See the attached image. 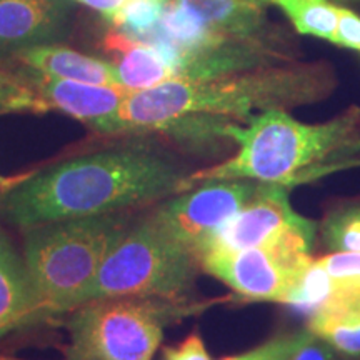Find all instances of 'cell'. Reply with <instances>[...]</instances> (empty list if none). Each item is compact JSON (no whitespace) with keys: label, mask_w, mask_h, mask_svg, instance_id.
I'll return each instance as SVG.
<instances>
[{"label":"cell","mask_w":360,"mask_h":360,"mask_svg":"<svg viewBox=\"0 0 360 360\" xmlns=\"http://www.w3.org/2000/svg\"><path fill=\"white\" fill-rule=\"evenodd\" d=\"M332 278L334 289L309 314L307 328L339 352L360 355V281Z\"/></svg>","instance_id":"obj_12"},{"label":"cell","mask_w":360,"mask_h":360,"mask_svg":"<svg viewBox=\"0 0 360 360\" xmlns=\"http://www.w3.org/2000/svg\"><path fill=\"white\" fill-rule=\"evenodd\" d=\"M188 175L169 152L143 139H127L17 179L4 188L0 214L22 231L120 214L188 191Z\"/></svg>","instance_id":"obj_1"},{"label":"cell","mask_w":360,"mask_h":360,"mask_svg":"<svg viewBox=\"0 0 360 360\" xmlns=\"http://www.w3.org/2000/svg\"><path fill=\"white\" fill-rule=\"evenodd\" d=\"M70 2H74L75 6L87 7L90 11H96L105 17L107 20L112 22L129 0H70Z\"/></svg>","instance_id":"obj_26"},{"label":"cell","mask_w":360,"mask_h":360,"mask_svg":"<svg viewBox=\"0 0 360 360\" xmlns=\"http://www.w3.org/2000/svg\"><path fill=\"white\" fill-rule=\"evenodd\" d=\"M162 360H212L210 359L202 337L193 332L186 340L180 342L175 347L164 349Z\"/></svg>","instance_id":"obj_24"},{"label":"cell","mask_w":360,"mask_h":360,"mask_svg":"<svg viewBox=\"0 0 360 360\" xmlns=\"http://www.w3.org/2000/svg\"><path fill=\"white\" fill-rule=\"evenodd\" d=\"M259 180H210L162 200L150 217L162 232L199 260L210 238L257 195Z\"/></svg>","instance_id":"obj_8"},{"label":"cell","mask_w":360,"mask_h":360,"mask_svg":"<svg viewBox=\"0 0 360 360\" xmlns=\"http://www.w3.org/2000/svg\"><path fill=\"white\" fill-rule=\"evenodd\" d=\"M15 74L34 90L45 110L62 112L89 125L92 130H97L98 125L110 119L132 92L122 85H96L53 79L25 67H20V72Z\"/></svg>","instance_id":"obj_11"},{"label":"cell","mask_w":360,"mask_h":360,"mask_svg":"<svg viewBox=\"0 0 360 360\" xmlns=\"http://www.w3.org/2000/svg\"><path fill=\"white\" fill-rule=\"evenodd\" d=\"M327 62L260 65L207 79H172L134 90L96 132L135 135L169 132L193 137L219 134L231 120H249L255 110H287L314 103L335 89Z\"/></svg>","instance_id":"obj_2"},{"label":"cell","mask_w":360,"mask_h":360,"mask_svg":"<svg viewBox=\"0 0 360 360\" xmlns=\"http://www.w3.org/2000/svg\"><path fill=\"white\" fill-rule=\"evenodd\" d=\"M289 17L295 30L335 44L337 7L327 0H267Z\"/></svg>","instance_id":"obj_17"},{"label":"cell","mask_w":360,"mask_h":360,"mask_svg":"<svg viewBox=\"0 0 360 360\" xmlns=\"http://www.w3.org/2000/svg\"><path fill=\"white\" fill-rule=\"evenodd\" d=\"M187 299H103L79 305L67 319L65 360H154L164 327L200 312Z\"/></svg>","instance_id":"obj_6"},{"label":"cell","mask_w":360,"mask_h":360,"mask_svg":"<svg viewBox=\"0 0 360 360\" xmlns=\"http://www.w3.org/2000/svg\"><path fill=\"white\" fill-rule=\"evenodd\" d=\"M12 60L20 67L53 79L96 85H119L115 67L112 62L74 51V49L65 47L64 44L27 49L17 53Z\"/></svg>","instance_id":"obj_13"},{"label":"cell","mask_w":360,"mask_h":360,"mask_svg":"<svg viewBox=\"0 0 360 360\" xmlns=\"http://www.w3.org/2000/svg\"><path fill=\"white\" fill-rule=\"evenodd\" d=\"M335 44L360 52V17L347 8L337 7Z\"/></svg>","instance_id":"obj_23"},{"label":"cell","mask_w":360,"mask_h":360,"mask_svg":"<svg viewBox=\"0 0 360 360\" xmlns=\"http://www.w3.org/2000/svg\"><path fill=\"white\" fill-rule=\"evenodd\" d=\"M32 310V290L24 255L0 229V337L30 327Z\"/></svg>","instance_id":"obj_16"},{"label":"cell","mask_w":360,"mask_h":360,"mask_svg":"<svg viewBox=\"0 0 360 360\" xmlns=\"http://www.w3.org/2000/svg\"><path fill=\"white\" fill-rule=\"evenodd\" d=\"M199 270L195 255L147 217L127 225L112 242L82 304L125 297L187 299Z\"/></svg>","instance_id":"obj_5"},{"label":"cell","mask_w":360,"mask_h":360,"mask_svg":"<svg viewBox=\"0 0 360 360\" xmlns=\"http://www.w3.org/2000/svg\"><path fill=\"white\" fill-rule=\"evenodd\" d=\"M19 80V75L15 74V72L8 70L7 67L0 65V85H8V84H13Z\"/></svg>","instance_id":"obj_27"},{"label":"cell","mask_w":360,"mask_h":360,"mask_svg":"<svg viewBox=\"0 0 360 360\" xmlns=\"http://www.w3.org/2000/svg\"><path fill=\"white\" fill-rule=\"evenodd\" d=\"M107 52L114 53L119 85L129 90L155 87L175 79V70L167 57L155 45L135 40L122 30H110L103 39Z\"/></svg>","instance_id":"obj_14"},{"label":"cell","mask_w":360,"mask_h":360,"mask_svg":"<svg viewBox=\"0 0 360 360\" xmlns=\"http://www.w3.org/2000/svg\"><path fill=\"white\" fill-rule=\"evenodd\" d=\"M220 135L237 143L222 164L188 175V187L210 180H259L283 184L328 157L360 150V109L354 107L323 124H302L285 110L252 115L245 127L225 122Z\"/></svg>","instance_id":"obj_3"},{"label":"cell","mask_w":360,"mask_h":360,"mask_svg":"<svg viewBox=\"0 0 360 360\" xmlns=\"http://www.w3.org/2000/svg\"><path fill=\"white\" fill-rule=\"evenodd\" d=\"M290 360H337L334 352H332L330 345L327 342L319 344L317 337H312L309 342L300 347L297 352L292 355Z\"/></svg>","instance_id":"obj_25"},{"label":"cell","mask_w":360,"mask_h":360,"mask_svg":"<svg viewBox=\"0 0 360 360\" xmlns=\"http://www.w3.org/2000/svg\"><path fill=\"white\" fill-rule=\"evenodd\" d=\"M309 225H314L312 220L292 209L283 184L265 182L257 195L210 238L200 254L210 249L244 250L260 247L292 229Z\"/></svg>","instance_id":"obj_9"},{"label":"cell","mask_w":360,"mask_h":360,"mask_svg":"<svg viewBox=\"0 0 360 360\" xmlns=\"http://www.w3.org/2000/svg\"><path fill=\"white\" fill-rule=\"evenodd\" d=\"M312 337V332L305 328V330L295 332V334L274 337V339L264 342L262 345L249 350V352L231 355V357H224L220 360H290L292 355Z\"/></svg>","instance_id":"obj_20"},{"label":"cell","mask_w":360,"mask_h":360,"mask_svg":"<svg viewBox=\"0 0 360 360\" xmlns=\"http://www.w3.org/2000/svg\"><path fill=\"white\" fill-rule=\"evenodd\" d=\"M19 112H47L34 90L20 77L13 84L0 85V115Z\"/></svg>","instance_id":"obj_21"},{"label":"cell","mask_w":360,"mask_h":360,"mask_svg":"<svg viewBox=\"0 0 360 360\" xmlns=\"http://www.w3.org/2000/svg\"><path fill=\"white\" fill-rule=\"evenodd\" d=\"M17 179H8V177H4V175H0V187L2 188H7V187H11L13 182H15Z\"/></svg>","instance_id":"obj_28"},{"label":"cell","mask_w":360,"mask_h":360,"mask_svg":"<svg viewBox=\"0 0 360 360\" xmlns=\"http://www.w3.org/2000/svg\"><path fill=\"white\" fill-rule=\"evenodd\" d=\"M323 242L332 252L360 254V207L328 219L323 225Z\"/></svg>","instance_id":"obj_19"},{"label":"cell","mask_w":360,"mask_h":360,"mask_svg":"<svg viewBox=\"0 0 360 360\" xmlns=\"http://www.w3.org/2000/svg\"><path fill=\"white\" fill-rule=\"evenodd\" d=\"M74 24L70 0H0V65L27 49L64 44Z\"/></svg>","instance_id":"obj_10"},{"label":"cell","mask_w":360,"mask_h":360,"mask_svg":"<svg viewBox=\"0 0 360 360\" xmlns=\"http://www.w3.org/2000/svg\"><path fill=\"white\" fill-rule=\"evenodd\" d=\"M127 225V215L120 212L25 229L24 262L34 300L30 327L82 304L107 250Z\"/></svg>","instance_id":"obj_4"},{"label":"cell","mask_w":360,"mask_h":360,"mask_svg":"<svg viewBox=\"0 0 360 360\" xmlns=\"http://www.w3.org/2000/svg\"><path fill=\"white\" fill-rule=\"evenodd\" d=\"M315 262L321 265L328 276L335 278H359L360 281V254L332 252Z\"/></svg>","instance_id":"obj_22"},{"label":"cell","mask_w":360,"mask_h":360,"mask_svg":"<svg viewBox=\"0 0 360 360\" xmlns=\"http://www.w3.org/2000/svg\"><path fill=\"white\" fill-rule=\"evenodd\" d=\"M0 360H22V359H13V357H4V355H0Z\"/></svg>","instance_id":"obj_29"},{"label":"cell","mask_w":360,"mask_h":360,"mask_svg":"<svg viewBox=\"0 0 360 360\" xmlns=\"http://www.w3.org/2000/svg\"><path fill=\"white\" fill-rule=\"evenodd\" d=\"M209 29L227 39L259 42L267 0H175Z\"/></svg>","instance_id":"obj_15"},{"label":"cell","mask_w":360,"mask_h":360,"mask_svg":"<svg viewBox=\"0 0 360 360\" xmlns=\"http://www.w3.org/2000/svg\"><path fill=\"white\" fill-rule=\"evenodd\" d=\"M167 0H129L112 20V25L135 40L146 37L159 25Z\"/></svg>","instance_id":"obj_18"},{"label":"cell","mask_w":360,"mask_h":360,"mask_svg":"<svg viewBox=\"0 0 360 360\" xmlns=\"http://www.w3.org/2000/svg\"><path fill=\"white\" fill-rule=\"evenodd\" d=\"M315 224L292 229L269 244L244 250L210 249L199 255L200 269L249 300L289 304L314 259Z\"/></svg>","instance_id":"obj_7"}]
</instances>
